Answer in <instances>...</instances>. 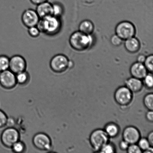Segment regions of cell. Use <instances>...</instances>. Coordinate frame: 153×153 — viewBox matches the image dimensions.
<instances>
[{"label": "cell", "instance_id": "obj_1", "mask_svg": "<svg viewBox=\"0 0 153 153\" xmlns=\"http://www.w3.org/2000/svg\"><path fill=\"white\" fill-rule=\"evenodd\" d=\"M36 26L41 33L47 36H53L61 30L62 22L61 18L51 15L40 19Z\"/></svg>", "mask_w": 153, "mask_h": 153}, {"label": "cell", "instance_id": "obj_2", "mask_svg": "<svg viewBox=\"0 0 153 153\" xmlns=\"http://www.w3.org/2000/svg\"><path fill=\"white\" fill-rule=\"evenodd\" d=\"M93 39L91 35L79 31L73 33L69 38V44L73 49L77 51L88 50L92 45Z\"/></svg>", "mask_w": 153, "mask_h": 153}, {"label": "cell", "instance_id": "obj_3", "mask_svg": "<svg viewBox=\"0 0 153 153\" xmlns=\"http://www.w3.org/2000/svg\"><path fill=\"white\" fill-rule=\"evenodd\" d=\"M110 138L103 129L98 128L93 130L90 135V145L94 152H99L105 144L109 142Z\"/></svg>", "mask_w": 153, "mask_h": 153}, {"label": "cell", "instance_id": "obj_4", "mask_svg": "<svg viewBox=\"0 0 153 153\" xmlns=\"http://www.w3.org/2000/svg\"><path fill=\"white\" fill-rule=\"evenodd\" d=\"M72 62L68 57L63 54H58L52 57L49 62L51 69L53 72H65L72 66Z\"/></svg>", "mask_w": 153, "mask_h": 153}, {"label": "cell", "instance_id": "obj_5", "mask_svg": "<svg viewBox=\"0 0 153 153\" xmlns=\"http://www.w3.org/2000/svg\"><path fill=\"white\" fill-rule=\"evenodd\" d=\"M114 99L118 105L127 107L132 102L133 94L125 85L120 86L115 90Z\"/></svg>", "mask_w": 153, "mask_h": 153}, {"label": "cell", "instance_id": "obj_6", "mask_svg": "<svg viewBox=\"0 0 153 153\" xmlns=\"http://www.w3.org/2000/svg\"><path fill=\"white\" fill-rule=\"evenodd\" d=\"M20 133L15 127H7L4 130L1 136V143L7 148H11L16 142L20 140Z\"/></svg>", "mask_w": 153, "mask_h": 153}, {"label": "cell", "instance_id": "obj_7", "mask_svg": "<svg viewBox=\"0 0 153 153\" xmlns=\"http://www.w3.org/2000/svg\"><path fill=\"white\" fill-rule=\"evenodd\" d=\"M115 34L123 40L134 37L136 33L135 27L132 22L128 21H123L117 25Z\"/></svg>", "mask_w": 153, "mask_h": 153}, {"label": "cell", "instance_id": "obj_8", "mask_svg": "<svg viewBox=\"0 0 153 153\" xmlns=\"http://www.w3.org/2000/svg\"><path fill=\"white\" fill-rule=\"evenodd\" d=\"M32 142L34 146L40 151H49L52 148L51 139L47 134L44 133H38L34 135Z\"/></svg>", "mask_w": 153, "mask_h": 153}, {"label": "cell", "instance_id": "obj_9", "mask_svg": "<svg viewBox=\"0 0 153 153\" xmlns=\"http://www.w3.org/2000/svg\"><path fill=\"white\" fill-rule=\"evenodd\" d=\"M40 19L36 10L31 8L25 10L21 16L22 24L27 28L36 26Z\"/></svg>", "mask_w": 153, "mask_h": 153}, {"label": "cell", "instance_id": "obj_10", "mask_svg": "<svg viewBox=\"0 0 153 153\" xmlns=\"http://www.w3.org/2000/svg\"><path fill=\"white\" fill-rule=\"evenodd\" d=\"M16 74L8 69L0 73V85L4 89L10 90L17 85Z\"/></svg>", "mask_w": 153, "mask_h": 153}, {"label": "cell", "instance_id": "obj_11", "mask_svg": "<svg viewBox=\"0 0 153 153\" xmlns=\"http://www.w3.org/2000/svg\"><path fill=\"white\" fill-rule=\"evenodd\" d=\"M27 67L26 60L22 55H14L10 58L9 70L15 74L25 71Z\"/></svg>", "mask_w": 153, "mask_h": 153}, {"label": "cell", "instance_id": "obj_12", "mask_svg": "<svg viewBox=\"0 0 153 153\" xmlns=\"http://www.w3.org/2000/svg\"><path fill=\"white\" fill-rule=\"evenodd\" d=\"M123 140L130 144L137 143L141 138V133L137 127L128 126L124 128L122 133Z\"/></svg>", "mask_w": 153, "mask_h": 153}, {"label": "cell", "instance_id": "obj_13", "mask_svg": "<svg viewBox=\"0 0 153 153\" xmlns=\"http://www.w3.org/2000/svg\"><path fill=\"white\" fill-rule=\"evenodd\" d=\"M130 72L132 77L142 80L147 74L148 71L143 63L137 61L132 64Z\"/></svg>", "mask_w": 153, "mask_h": 153}, {"label": "cell", "instance_id": "obj_14", "mask_svg": "<svg viewBox=\"0 0 153 153\" xmlns=\"http://www.w3.org/2000/svg\"><path fill=\"white\" fill-rule=\"evenodd\" d=\"M125 86L133 94L140 92L144 87L142 79L131 76L126 79Z\"/></svg>", "mask_w": 153, "mask_h": 153}, {"label": "cell", "instance_id": "obj_15", "mask_svg": "<svg viewBox=\"0 0 153 153\" xmlns=\"http://www.w3.org/2000/svg\"><path fill=\"white\" fill-rule=\"evenodd\" d=\"M35 10L40 19L52 15V3L48 1L42 3L37 5Z\"/></svg>", "mask_w": 153, "mask_h": 153}, {"label": "cell", "instance_id": "obj_16", "mask_svg": "<svg viewBox=\"0 0 153 153\" xmlns=\"http://www.w3.org/2000/svg\"><path fill=\"white\" fill-rule=\"evenodd\" d=\"M124 46L127 51L134 53H137L140 50V43L139 40L134 36L126 40Z\"/></svg>", "mask_w": 153, "mask_h": 153}, {"label": "cell", "instance_id": "obj_17", "mask_svg": "<svg viewBox=\"0 0 153 153\" xmlns=\"http://www.w3.org/2000/svg\"><path fill=\"white\" fill-rule=\"evenodd\" d=\"M110 138H114L119 135L120 129L119 126L114 122H109L105 126L104 129Z\"/></svg>", "mask_w": 153, "mask_h": 153}, {"label": "cell", "instance_id": "obj_18", "mask_svg": "<svg viewBox=\"0 0 153 153\" xmlns=\"http://www.w3.org/2000/svg\"><path fill=\"white\" fill-rule=\"evenodd\" d=\"M79 31L84 33L91 35L94 32V25L91 21L85 20L80 22L79 26Z\"/></svg>", "mask_w": 153, "mask_h": 153}, {"label": "cell", "instance_id": "obj_19", "mask_svg": "<svg viewBox=\"0 0 153 153\" xmlns=\"http://www.w3.org/2000/svg\"><path fill=\"white\" fill-rule=\"evenodd\" d=\"M52 15L56 17L61 18L64 13L63 5L59 1H55L52 3Z\"/></svg>", "mask_w": 153, "mask_h": 153}, {"label": "cell", "instance_id": "obj_20", "mask_svg": "<svg viewBox=\"0 0 153 153\" xmlns=\"http://www.w3.org/2000/svg\"><path fill=\"white\" fill-rule=\"evenodd\" d=\"M16 79L17 84L20 85H25L29 82L30 74L25 70L16 74Z\"/></svg>", "mask_w": 153, "mask_h": 153}, {"label": "cell", "instance_id": "obj_21", "mask_svg": "<svg viewBox=\"0 0 153 153\" xmlns=\"http://www.w3.org/2000/svg\"><path fill=\"white\" fill-rule=\"evenodd\" d=\"M10 58L7 55H0V73L9 69Z\"/></svg>", "mask_w": 153, "mask_h": 153}, {"label": "cell", "instance_id": "obj_22", "mask_svg": "<svg viewBox=\"0 0 153 153\" xmlns=\"http://www.w3.org/2000/svg\"><path fill=\"white\" fill-rule=\"evenodd\" d=\"M13 152L16 153H22L25 152L26 150V145L23 142L20 140L14 143L11 147Z\"/></svg>", "mask_w": 153, "mask_h": 153}, {"label": "cell", "instance_id": "obj_23", "mask_svg": "<svg viewBox=\"0 0 153 153\" xmlns=\"http://www.w3.org/2000/svg\"><path fill=\"white\" fill-rule=\"evenodd\" d=\"M143 103L145 107L148 110H152L153 109V94L149 93L144 97Z\"/></svg>", "mask_w": 153, "mask_h": 153}, {"label": "cell", "instance_id": "obj_24", "mask_svg": "<svg viewBox=\"0 0 153 153\" xmlns=\"http://www.w3.org/2000/svg\"><path fill=\"white\" fill-rule=\"evenodd\" d=\"M143 86L149 90L152 89L153 87V77L152 73H148L142 79Z\"/></svg>", "mask_w": 153, "mask_h": 153}, {"label": "cell", "instance_id": "obj_25", "mask_svg": "<svg viewBox=\"0 0 153 153\" xmlns=\"http://www.w3.org/2000/svg\"><path fill=\"white\" fill-rule=\"evenodd\" d=\"M116 152L114 145L110 142L105 144L100 150L99 152L102 153H114Z\"/></svg>", "mask_w": 153, "mask_h": 153}, {"label": "cell", "instance_id": "obj_26", "mask_svg": "<svg viewBox=\"0 0 153 153\" xmlns=\"http://www.w3.org/2000/svg\"><path fill=\"white\" fill-rule=\"evenodd\" d=\"M137 144L142 152L151 146L146 138L141 137Z\"/></svg>", "mask_w": 153, "mask_h": 153}, {"label": "cell", "instance_id": "obj_27", "mask_svg": "<svg viewBox=\"0 0 153 153\" xmlns=\"http://www.w3.org/2000/svg\"><path fill=\"white\" fill-rule=\"evenodd\" d=\"M145 68L149 73H152L153 68V56L149 55L146 57L144 62H143Z\"/></svg>", "mask_w": 153, "mask_h": 153}, {"label": "cell", "instance_id": "obj_28", "mask_svg": "<svg viewBox=\"0 0 153 153\" xmlns=\"http://www.w3.org/2000/svg\"><path fill=\"white\" fill-rule=\"evenodd\" d=\"M27 29L28 35L33 38H36L39 37L41 33L37 26L31 27L27 28Z\"/></svg>", "mask_w": 153, "mask_h": 153}, {"label": "cell", "instance_id": "obj_29", "mask_svg": "<svg viewBox=\"0 0 153 153\" xmlns=\"http://www.w3.org/2000/svg\"><path fill=\"white\" fill-rule=\"evenodd\" d=\"M126 152L128 153H142L141 150L139 148L137 143L130 145Z\"/></svg>", "mask_w": 153, "mask_h": 153}, {"label": "cell", "instance_id": "obj_30", "mask_svg": "<svg viewBox=\"0 0 153 153\" xmlns=\"http://www.w3.org/2000/svg\"><path fill=\"white\" fill-rule=\"evenodd\" d=\"M123 41L120 37L116 35L112 36L111 39V42L113 45L115 46H118L121 45Z\"/></svg>", "mask_w": 153, "mask_h": 153}, {"label": "cell", "instance_id": "obj_31", "mask_svg": "<svg viewBox=\"0 0 153 153\" xmlns=\"http://www.w3.org/2000/svg\"><path fill=\"white\" fill-rule=\"evenodd\" d=\"M7 117L5 112L0 109V128L6 126Z\"/></svg>", "mask_w": 153, "mask_h": 153}, {"label": "cell", "instance_id": "obj_32", "mask_svg": "<svg viewBox=\"0 0 153 153\" xmlns=\"http://www.w3.org/2000/svg\"><path fill=\"white\" fill-rule=\"evenodd\" d=\"M129 145V144L123 139L120 142L119 147L121 151L126 152Z\"/></svg>", "mask_w": 153, "mask_h": 153}, {"label": "cell", "instance_id": "obj_33", "mask_svg": "<svg viewBox=\"0 0 153 153\" xmlns=\"http://www.w3.org/2000/svg\"><path fill=\"white\" fill-rule=\"evenodd\" d=\"M16 124V120L13 117H7V122H6V126L7 127H14Z\"/></svg>", "mask_w": 153, "mask_h": 153}, {"label": "cell", "instance_id": "obj_34", "mask_svg": "<svg viewBox=\"0 0 153 153\" xmlns=\"http://www.w3.org/2000/svg\"><path fill=\"white\" fill-rule=\"evenodd\" d=\"M146 118L148 122L152 123L153 122V112L152 110H148L146 114Z\"/></svg>", "mask_w": 153, "mask_h": 153}, {"label": "cell", "instance_id": "obj_35", "mask_svg": "<svg viewBox=\"0 0 153 153\" xmlns=\"http://www.w3.org/2000/svg\"><path fill=\"white\" fill-rule=\"evenodd\" d=\"M147 139L149 142L151 146H153V132L151 131L149 134H148Z\"/></svg>", "mask_w": 153, "mask_h": 153}, {"label": "cell", "instance_id": "obj_36", "mask_svg": "<svg viewBox=\"0 0 153 153\" xmlns=\"http://www.w3.org/2000/svg\"><path fill=\"white\" fill-rule=\"evenodd\" d=\"M30 1L32 4L37 5L42 3L48 1V0H30Z\"/></svg>", "mask_w": 153, "mask_h": 153}, {"label": "cell", "instance_id": "obj_37", "mask_svg": "<svg viewBox=\"0 0 153 153\" xmlns=\"http://www.w3.org/2000/svg\"><path fill=\"white\" fill-rule=\"evenodd\" d=\"M146 57L143 55H139L137 58V62L143 63Z\"/></svg>", "mask_w": 153, "mask_h": 153}, {"label": "cell", "instance_id": "obj_38", "mask_svg": "<svg viewBox=\"0 0 153 153\" xmlns=\"http://www.w3.org/2000/svg\"><path fill=\"white\" fill-rule=\"evenodd\" d=\"M143 153H153V148L152 146L150 147L146 151H145L144 152H143Z\"/></svg>", "mask_w": 153, "mask_h": 153}]
</instances>
